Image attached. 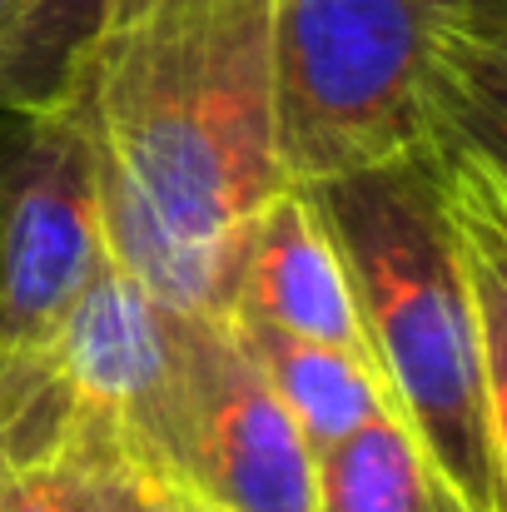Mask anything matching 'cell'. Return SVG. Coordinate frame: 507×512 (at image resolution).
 Segmentation results:
<instances>
[{"label": "cell", "mask_w": 507, "mask_h": 512, "mask_svg": "<svg viewBox=\"0 0 507 512\" xmlns=\"http://www.w3.org/2000/svg\"><path fill=\"white\" fill-rule=\"evenodd\" d=\"M184 488L204 512H319L314 448L229 319L189 314Z\"/></svg>", "instance_id": "8992f818"}, {"label": "cell", "mask_w": 507, "mask_h": 512, "mask_svg": "<svg viewBox=\"0 0 507 512\" xmlns=\"http://www.w3.org/2000/svg\"><path fill=\"white\" fill-rule=\"evenodd\" d=\"M80 95L105 254L179 314L229 319L274 155V0H145L105 20Z\"/></svg>", "instance_id": "6da1fadb"}, {"label": "cell", "mask_w": 507, "mask_h": 512, "mask_svg": "<svg viewBox=\"0 0 507 512\" xmlns=\"http://www.w3.org/2000/svg\"><path fill=\"white\" fill-rule=\"evenodd\" d=\"M60 468L70 478L75 512H204L169 478L95 433H75L60 453Z\"/></svg>", "instance_id": "4fadbf2b"}, {"label": "cell", "mask_w": 507, "mask_h": 512, "mask_svg": "<svg viewBox=\"0 0 507 512\" xmlns=\"http://www.w3.org/2000/svg\"><path fill=\"white\" fill-rule=\"evenodd\" d=\"M0 508L5 512H75L70 508V478L60 463L20 468L0 478Z\"/></svg>", "instance_id": "5bb4252c"}, {"label": "cell", "mask_w": 507, "mask_h": 512, "mask_svg": "<svg viewBox=\"0 0 507 512\" xmlns=\"http://www.w3.org/2000/svg\"><path fill=\"white\" fill-rule=\"evenodd\" d=\"M319 512H428V463L393 408L314 453Z\"/></svg>", "instance_id": "7c38bea8"}, {"label": "cell", "mask_w": 507, "mask_h": 512, "mask_svg": "<svg viewBox=\"0 0 507 512\" xmlns=\"http://www.w3.org/2000/svg\"><path fill=\"white\" fill-rule=\"evenodd\" d=\"M373 373L458 512H503L468 274L433 150L314 184Z\"/></svg>", "instance_id": "7a4b0ae2"}, {"label": "cell", "mask_w": 507, "mask_h": 512, "mask_svg": "<svg viewBox=\"0 0 507 512\" xmlns=\"http://www.w3.org/2000/svg\"><path fill=\"white\" fill-rule=\"evenodd\" d=\"M229 324L244 339L249 358L259 363V373L269 378V388L279 393V403L289 408V418L299 423V433L309 438L314 453L348 438L353 428H363L383 408H393L373 363L319 339H299V334L274 329L264 319H249V314H229Z\"/></svg>", "instance_id": "30bf717a"}, {"label": "cell", "mask_w": 507, "mask_h": 512, "mask_svg": "<svg viewBox=\"0 0 507 512\" xmlns=\"http://www.w3.org/2000/svg\"><path fill=\"white\" fill-rule=\"evenodd\" d=\"M433 135L463 145L507 189V5L463 0L433 45Z\"/></svg>", "instance_id": "9c48e42d"}, {"label": "cell", "mask_w": 507, "mask_h": 512, "mask_svg": "<svg viewBox=\"0 0 507 512\" xmlns=\"http://www.w3.org/2000/svg\"><path fill=\"white\" fill-rule=\"evenodd\" d=\"M100 25L105 0H0V115L65 95Z\"/></svg>", "instance_id": "8fae6325"}, {"label": "cell", "mask_w": 507, "mask_h": 512, "mask_svg": "<svg viewBox=\"0 0 507 512\" xmlns=\"http://www.w3.org/2000/svg\"><path fill=\"white\" fill-rule=\"evenodd\" d=\"M463 0H274V155L329 184L433 150V45Z\"/></svg>", "instance_id": "3957f363"}, {"label": "cell", "mask_w": 507, "mask_h": 512, "mask_svg": "<svg viewBox=\"0 0 507 512\" xmlns=\"http://www.w3.org/2000/svg\"><path fill=\"white\" fill-rule=\"evenodd\" d=\"M503 5H507V0H503Z\"/></svg>", "instance_id": "d6986e66"}, {"label": "cell", "mask_w": 507, "mask_h": 512, "mask_svg": "<svg viewBox=\"0 0 507 512\" xmlns=\"http://www.w3.org/2000/svg\"><path fill=\"white\" fill-rule=\"evenodd\" d=\"M105 264L100 165L80 95L25 110L0 179V363L40 358Z\"/></svg>", "instance_id": "277c9868"}, {"label": "cell", "mask_w": 507, "mask_h": 512, "mask_svg": "<svg viewBox=\"0 0 507 512\" xmlns=\"http://www.w3.org/2000/svg\"><path fill=\"white\" fill-rule=\"evenodd\" d=\"M234 314L264 319L274 329H289L299 339H319L329 348H343V353L373 363L358 309H353L343 259H338V244L324 224L314 189L284 184L254 214Z\"/></svg>", "instance_id": "52a82bcc"}, {"label": "cell", "mask_w": 507, "mask_h": 512, "mask_svg": "<svg viewBox=\"0 0 507 512\" xmlns=\"http://www.w3.org/2000/svg\"><path fill=\"white\" fill-rule=\"evenodd\" d=\"M45 363L70 398L75 433H95L184 488L189 314L155 299L110 254L70 304Z\"/></svg>", "instance_id": "5b68a950"}, {"label": "cell", "mask_w": 507, "mask_h": 512, "mask_svg": "<svg viewBox=\"0 0 507 512\" xmlns=\"http://www.w3.org/2000/svg\"><path fill=\"white\" fill-rule=\"evenodd\" d=\"M145 0H105V20H120V15H130V10H140Z\"/></svg>", "instance_id": "2e32d148"}, {"label": "cell", "mask_w": 507, "mask_h": 512, "mask_svg": "<svg viewBox=\"0 0 507 512\" xmlns=\"http://www.w3.org/2000/svg\"><path fill=\"white\" fill-rule=\"evenodd\" d=\"M0 512H5V508H0Z\"/></svg>", "instance_id": "ac0fdd59"}, {"label": "cell", "mask_w": 507, "mask_h": 512, "mask_svg": "<svg viewBox=\"0 0 507 512\" xmlns=\"http://www.w3.org/2000/svg\"><path fill=\"white\" fill-rule=\"evenodd\" d=\"M428 512H458L448 503V493H438V483H433V503H428Z\"/></svg>", "instance_id": "e0dca14e"}, {"label": "cell", "mask_w": 507, "mask_h": 512, "mask_svg": "<svg viewBox=\"0 0 507 512\" xmlns=\"http://www.w3.org/2000/svg\"><path fill=\"white\" fill-rule=\"evenodd\" d=\"M25 115V110H20ZM20 115H0V179H5V155H10V140H15V120Z\"/></svg>", "instance_id": "9a60e30c"}, {"label": "cell", "mask_w": 507, "mask_h": 512, "mask_svg": "<svg viewBox=\"0 0 507 512\" xmlns=\"http://www.w3.org/2000/svg\"><path fill=\"white\" fill-rule=\"evenodd\" d=\"M433 170H438L443 209L458 239L468 294H473L488 443H493L498 493L507 512V189L488 165H478L463 145L443 135H433Z\"/></svg>", "instance_id": "ba28073f"}]
</instances>
